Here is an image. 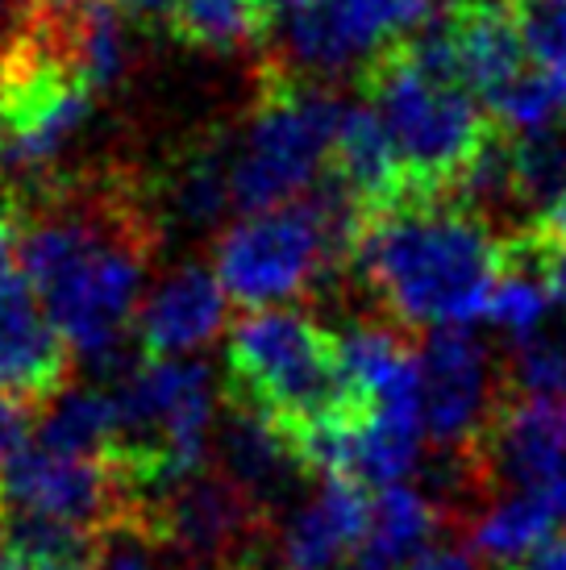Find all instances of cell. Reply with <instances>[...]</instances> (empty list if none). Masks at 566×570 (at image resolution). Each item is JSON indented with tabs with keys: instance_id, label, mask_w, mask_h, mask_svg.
I'll list each match as a JSON object with an SVG mask.
<instances>
[{
	"instance_id": "2",
	"label": "cell",
	"mask_w": 566,
	"mask_h": 570,
	"mask_svg": "<svg viewBox=\"0 0 566 570\" xmlns=\"http://www.w3.org/2000/svg\"><path fill=\"white\" fill-rule=\"evenodd\" d=\"M504 271V238L455 200L396 205L367 217L350 275L400 330H467L488 313Z\"/></svg>"
},
{
	"instance_id": "3",
	"label": "cell",
	"mask_w": 566,
	"mask_h": 570,
	"mask_svg": "<svg viewBox=\"0 0 566 570\" xmlns=\"http://www.w3.org/2000/svg\"><path fill=\"white\" fill-rule=\"evenodd\" d=\"M113 466L134 504L208 466L217 429V387L205 363L142 358L109 380Z\"/></svg>"
},
{
	"instance_id": "20",
	"label": "cell",
	"mask_w": 566,
	"mask_h": 570,
	"mask_svg": "<svg viewBox=\"0 0 566 570\" xmlns=\"http://www.w3.org/2000/svg\"><path fill=\"white\" fill-rule=\"evenodd\" d=\"M38 445L79 454V459H109L113 454V400L96 387H67L38 416Z\"/></svg>"
},
{
	"instance_id": "10",
	"label": "cell",
	"mask_w": 566,
	"mask_h": 570,
	"mask_svg": "<svg viewBox=\"0 0 566 570\" xmlns=\"http://www.w3.org/2000/svg\"><path fill=\"white\" fill-rule=\"evenodd\" d=\"M508 400V383L491 366L484 342L467 330H433L421 350V421L424 438L471 454Z\"/></svg>"
},
{
	"instance_id": "29",
	"label": "cell",
	"mask_w": 566,
	"mask_h": 570,
	"mask_svg": "<svg viewBox=\"0 0 566 570\" xmlns=\"http://www.w3.org/2000/svg\"><path fill=\"white\" fill-rule=\"evenodd\" d=\"M121 13H134V17H142V21H172V4L175 0H113Z\"/></svg>"
},
{
	"instance_id": "17",
	"label": "cell",
	"mask_w": 566,
	"mask_h": 570,
	"mask_svg": "<svg viewBox=\"0 0 566 570\" xmlns=\"http://www.w3.org/2000/svg\"><path fill=\"white\" fill-rule=\"evenodd\" d=\"M446 13L462 76L484 100H500L525 76V42L508 0H458Z\"/></svg>"
},
{
	"instance_id": "27",
	"label": "cell",
	"mask_w": 566,
	"mask_h": 570,
	"mask_svg": "<svg viewBox=\"0 0 566 570\" xmlns=\"http://www.w3.org/2000/svg\"><path fill=\"white\" fill-rule=\"evenodd\" d=\"M504 570H566V533L563 538H550L546 546H537L534 554H525L520 562Z\"/></svg>"
},
{
	"instance_id": "26",
	"label": "cell",
	"mask_w": 566,
	"mask_h": 570,
	"mask_svg": "<svg viewBox=\"0 0 566 570\" xmlns=\"http://www.w3.org/2000/svg\"><path fill=\"white\" fill-rule=\"evenodd\" d=\"M404 570H479V567H475L471 550H458V546H429V550H421Z\"/></svg>"
},
{
	"instance_id": "13",
	"label": "cell",
	"mask_w": 566,
	"mask_h": 570,
	"mask_svg": "<svg viewBox=\"0 0 566 570\" xmlns=\"http://www.w3.org/2000/svg\"><path fill=\"white\" fill-rule=\"evenodd\" d=\"M213 454H217L221 475L234 479L267 517L280 504H287L300 483L313 475L304 466L292 429H283L275 416L234 396H225V412L217 416Z\"/></svg>"
},
{
	"instance_id": "9",
	"label": "cell",
	"mask_w": 566,
	"mask_h": 570,
	"mask_svg": "<svg viewBox=\"0 0 566 570\" xmlns=\"http://www.w3.org/2000/svg\"><path fill=\"white\" fill-rule=\"evenodd\" d=\"M0 512H26L105 533L109 524L138 517V504L113 459H79L33 442L0 471Z\"/></svg>"
},
{
	"instance_id": "18",
	"label": "cell",
	"mask_w": 566,
	"mask_h": 570,
	"mask_svg": "<svg viewBox=\"0 0 566 570\" xmlns=\"http://www.w3.org/2000/svg\"><path fill=\"white\" fill-rule=\"evenodd\" d=\"M554 524L558 517L541 491H513L500 504L484 508V517L471 524V546L475 554L504 570L525 554H534L537 546H546Z\"/></svg>"
},
{
	"instance_id": "16",
	"label": "cell",
	"mask_w": 566,
	"mask_h": 570,
	"mask_svg": "<svg viewBox=\"0 0 566 570\" xmlns=\"http://www.w3.org/2000/svg\"><path fill=\"white\" fill-rule=\"evenodd\" d=\"M330 175L359 200L367 217H379V213L409 200V175H404L400 150H396L392 134L371 105L342 109L330 155Z\"/></svg>"
},
{
	"instance_id": "4",
	"label": "cell",
	"mask_w": 566,
	"mask_h": 570,
	"mask_svg": "<svg viewBox=\"0 0 566 570\" xmlns=\"http://www.w3.org/2000/svg\"><path fill=\"white\" fill-rule=\"evenodd\" d=\"M359 83L367 105L379 112V121L388 126L400 150V163L409 175L404 205L450 200L500 129L467 83L424 76L404 55L400 38L362 63Z\"/></svg>"
},
{
	"instance_id": "32",
	"label": "cell",
	"mask_w": 566,
	"mask_h": 570,
	"mask_svg": "<svg viewBox=\"0 0 566 570\" xmlns=\"http://www.w3.org/2000/svg\"><path fill=\"white\" fill-rule=\"evenodd\" d=\"M0 150H4V129H0Z\"/></svg>"
},
{
	"instance_id": "21",
	"label": "cell",
	"mask_w": 566,
	"mask_h": 570,
	"mask_svg": "<svg viewBox=\"0 0 566 570\" xmlns=\"http://www.w3.org/2000/svg\"><path fill=\"white\" fill-rule=\"evenodd\" d=\"M172 33L201 50H242L267 38L254 0H175Z\"/></svg>"
},
{
	"instance_id": "28",
	"label": "cell",
	"mask_w": 566,
	"mask_h": 570,
	"mask_svg": "<svg viewBox=\"0 0 566 570\" xmlns=\"http://www.w3.org/2000/svg\"><path fill=\"white\" fill-rule=\"evenodd\" d=\"M17 222H21V213H17L13 196L0 191V275H4V263L17 246Z\"/></svg>"
},
{
	"instance_id": "24",
	"label": "cell",
	"mask_w": 566,
	"mask_h": 570,
	"mask_svg": "<svg viewBox=\"0 0 566 570\" xmlns=\"http://www.w3.org/2000/svg\"><path fill=\"white\" fill-rule=\"evenodd\" d=\"M163 554L167 546L138 521H117L96 538V554L88 570H163Z\"/></svg>"
},
{
	"instance_id": "19",
	"label": "cell",
	"mask_w": 566,
	"mask_h": 570,
	"mask_svg": "<svg viewBox=\"0 0 566 570\" xmlns=\"http://www.w3.org/2000/svg\"><path fill=\"white\" fill-rule=\"evenodd\" d=\"M441 524V504L424 500L421 491L409 483H392V488L375 491L371 500V533H367V550L396 570H404L412 558L429 550V541Z\"/></svg>"
},
{
	"instance_id": "31",
	"label": "cell",
	"mask_w": 566,
	"mask_h": 570,
	"mask_svg": "<svg viewBox=\"0 0 566 570\" xmlns=\"http://www.w3.org/2000/svg\"><path fill=\"white\" fill-rule=\"evenodd\" d=\"M421 4L433 13V9H450V4H458V0H421Z\"/></svg>"
},
{
	"instance_id": "12",
	"label": "cell",
	"mask_w": 566,
	"mask_h": 570,
	"mask_svg": "<svg viewBox=\"0 0 566 570\" xmlns=\"http://www.w3.org/2000/svg\"><path fill=\"white\" fill-rule=\"evenodd\" d=\"M71 342L21 271L0 275V392L47 409L67 392Z\"/></svg>"
},
{
	"instance_id": "15",
	"label": "cell",
	"mask_w": 566,
	"mask_h": 570,
	"mask_svg": "<svg viewBox=\"0 0 566 570\" xmlns=\"http://www.w3.org/2000/svg\"><path fill=\"white\" fill-rule=\"evenodd\" d=\"M142 358H179L225 330V287L217 271L179 267L150 292L138 313Z\"/></svg>"
},
{
	"instance_id": "25",
	"label": "cell",
	"mask_w": 566,
	"mask_h": 570,
	"mask_svg": "<svg viewBox=\"0 0 566 570\" xmlns=\"http://www.w3.org/2000/svg\"><path fill=\"white\" fill-rule=\"evenodd\" d=\"M38 416H42L38 404L0 392V471H4L21 450L33 445L30 438H38Z\"/></svg>"
},
{
	"instance_id": "5",
	"label": "cell",
	"mask_w": 566,
	"mask_h": 570,
	"mask_svg": "<svg viewBox=\"0 0 566 570\" xmlns=\"http://www.w3.org/2000/svg\"><path fill=\"white\" fill-rule=\"evenodd\" d=\"M225 396L275 416L292 438L347 412L338 333L296 308H254L230 330Z\"/></svg>"
},
{
	"instance_id": "22",
	"label": "cell",
	"mask_w": 566,
	"mask_h": 570,
	"mask_svg": "<svg viewBox=\"0 0 566 570\" xmlns=\"http://www.w3.org/2000/svg\"><path fill=\"white\" fill-rule=\"evenodd\" d=\"M504 383L517 396L563 400L566 396V337L558 333H534L529 342H517L513 358L504 366Z\"/></svg>"
},
{
	"instance_id": "1",
	"label": "cell",
	"mask_w": 566,
	"mask_h": 570,
	"mask_svg": "<svg viewBox=\"0 0 566 570\" xmlns=\"http://www.w3.org/2000/svg\"><path fill=\"white\" fill-rule=\"evenodd\" d=\"M158 229L126 184H92L64 196L21 234V275L38 287L79 358L105 375L126 371V330L138 313Z\"/></svg>"
},
{
	"instance_id": "14",
	"label": "cell",
	"mask_w": 566,
	"mask_h": 570,
	"mask_svg": "<svg viewBox=\"0 0 566 570\" xmlns=\"http://www.w3.org/2000/svg\"><path fill=\"white\" fill-rule=\"evenodd\" d=\"M371 533V495L350 479H321L280 533L283 570H347Z\"/></svg>"
},
{
	"instance_id": "11",
	"label": "cell",
	"mask_w": 566,
	"mask_h": 570,
	"mask_svg": "<svg viewBox=\"0 0 566 570\" xmlns=\"http://www.w3.org/2000/svg\"><path fill=\"white\" fill-rule=\"evenodd\" d=\"M429 21L421 0H309L283 21L296 67L342 71Z\"/></svg>"
},
{
	"instance_id": "7",
	"label": "cell",
	"mask_w": 566,
	"mask_h": 570,
	"mask_svg": "<svg viewBox=\"0 0 566 570\" xmlns=\"http://www.w3.org/2000/svg\"><path fill=\"white\" fill-rule=\"evenodd\" d=\"M342 271L313 196L254 213L217 242L221 287L246 308H275Z\"/></svg>"
},
{
	"instance_id": "8",
	"label": "cell",
	"mask_w": 566,
	"mask_h": 570,
	"mask_svg": "<svg viewBox=\"0 0 566 570\" xmlns=\"http://www.w3.org/2000/svg\"><path fill=\"white\" fill-rule=\"evenodd\" d=\"M138 521L167 546V554L205 562L213 570H242L251 567L254 546L263 541L271 517L234 479L221 475L217 466H205L142 500Z\"/></svg>"
},
{
	"instance_id": "23",
	"label": "cell",
	"mask_w": 566,
	"mask_h": 570,
	"mask_svg": "<svg viewBox=\"0 0 566 570\" xmlns=\"http://www.w3.org/2000/svg\"><path fill=\"white\" fill-rule=\"evenodd\" d=\"M525 55L537 71L566 80V0H508Z\"/></svg>"
},
{
	"instance_id": "6",
	"label": "cell",
	"mask_w": 566,
	"mask_h": 570,
	"mask_svg": "<svg viewBox=\"0 0 566 570\" xmlns=\"http://www.w3.org/2000/svg\"><path fill=\"white\" fill-rule=\"evenodd\" d=\"M342 109L330 92L300 80L287 63H267L258 80L251 129L234 159V208L271 213L316 188L333 155Z\"/></svg>"
},
{
	"instance_id": "30",
	"label": "cell",
	"mask_w": 566,
	"mask_h": 570,
	"mask_svg": "<svg viewBox=\"0 0 566 570\" xmlns=\"http://www.w3.org/2000/svg\"><path fill=\"white\" fill-rule=\"evenodd\" d=\"M258 4V17H263V26H267V33L275 30V26H283L287 17L296 13V9H304L309 0H254Z\"/></svg>"
}]
</instances>
